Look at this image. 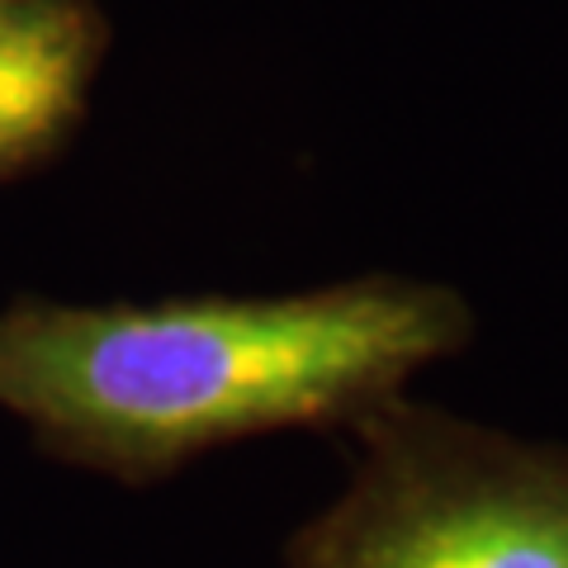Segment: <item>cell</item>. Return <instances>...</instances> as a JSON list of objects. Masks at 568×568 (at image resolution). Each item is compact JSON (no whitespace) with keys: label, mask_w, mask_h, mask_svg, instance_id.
Here are the masks:
<instances>
[{"label":"cell","mask_w":568,"mask_h":568,"mask_svg":"<svg viewBox=\"0 0 568 568\" xmlns=\"http://www.w3.org/2000/svg\"><path fill=\"white\" fill-rule=\"evenodd\" d=\"M469 336V298L413 275L148 304L20 298L0 313V407L71 465L156 484L265 432H351Z\"/></svg>","instance_id":"6da1fadb"},{"label":"cell","mask_w":568,"mask_h":568,"mask_svg":"<svg viewBox=\"0 0 568 568\" xmlns=\"http://www.w3.org/2000/svg\"><path fill=\"white\" fill-rule=\"evenodd\" d=\"M355 469L290 568H568V446L394 398L351 426Z\"/></svg>","instance_id":"7a4b0ae2"},{"label":"cell","mask_w":568,"mask_h":568,"mask_svg":"<svg viewBox=\"0 0 568 568\" xmlns=\"http://www.w3.org/2000/svg\"><path fill=\"white\" fill-rule=\"evenodd\" d=\"M104 48L95 0H0V181L77 133Z\"/></svg>","instance_id":"3957f363"}]
</instances>
